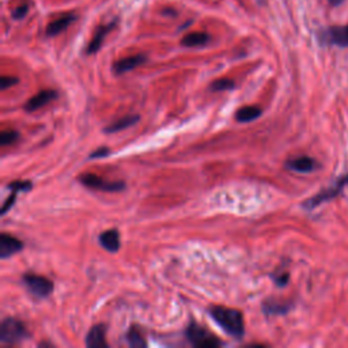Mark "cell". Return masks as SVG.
I'll return each instance as SVG.
<instances>
[{
    "label": "cell",
    "instance_id": "5",
    "mask_svg": "<svg viewBox=\"0 0 348 348\" xmlns=\"http://www.w3.org/2000/svg\"><path fill=\"white\" fill-rule=\"evenodd\" d=\"M318 41L322 45H336L345 48L348 47V25L328 27L318 33Z\"/></svg>",
    "mask_w": 348,
    "mask_h": 348
},
{
    "label": "cell",
    "instance_id": "19",
    "mask_svg": "<svg viewBox=\"0 0 348 348\" xmlns=\"http://www.w3.org/2000/svg\"><path fill=\"white\" fill-rule=\"evenodd\" d=\"M264 313L268 316H276V314H284L290 310V304L283 303V302H276V300H268L263 306Z\"/></svg>",
    "mask_w": 348,
    "mask_h": 348
},
{
    "label": "cell",
    "instance_id": "10",
    "mask_svg": "<svg viewBox=\"0 0 348 348\" xmlns=\"http://www.w3.org/2000/svg\"><path fill=\"white\" fill-rule=\"evenodd\" d=\"M56 97L57 93L55 90H42L27 101L25 104V110L26 112H35L45 105H48L49 102H52L53 100H56Z\"/></svg>",
    "mask_w": 348,
    "mask_h": 348
},
{
    "label": "cell",
    "instance_id": "12",
    "mask_svg": "<svg viewBox=\"0 0 348 348\" xmlns=\"http://www.w3.org/2000/svg\"><path fill=\"white\" fill-rule=\"evenodd\" d=\"M147 57L144 55H135V56L126 57V59H122V60L117 61L116 64L113 65V71L117 75H122L125 72H129V71L135 70L136 67H139L143 63H146Z\"/></svg>",
    "mask_w": 348,
    "mask_h": 348
},
{
    "label": "cell",
    "instance_id": "25",
    "mask_svg": "<svg viewBox=\"0 0 348 348\" xmlns=\"http://www.w3.org/2000/svg\"><path fill=\"white\" fill-rule=\"evenodd\" d=\"M17 83H18L17 78H13V76H3L0 84H2V90H7L9 87L14 86V84H17Z\"/></svg>",
    "mask_w": 348,
    "mask_h": 348
},
{
    "label": "cell",
    "instance_id": "29",
    "mask_svg": "<svg viewBox=\"0 0 348 348\" xmlns=\"http://www.w3.org/2000/svg\"><path fill=\"white\" fill-rule=\"evenodd\" d=\"M329 3H331L332 6H340L341 3H343V0H329Z\"/></svg>",
    "mask_w": 348,
    "mask_h": 348
},
{
    "label": "cell",
    "instance_id": "26",
    "mask_svg": "<svg viewBox=\"0 0 348 348\" xmlns=\"http://www.w3.org/2000/svg\"><path fill=\"white\" fill-rule=\"evenodd\" d=\"M272 279H274V282L278 284L279 287H283V286H286L288 282V274H280V275H272Z\"/></svg>",
    "mask_w": 348,
    "mask_h": 348
},
{
    "label": "cell",
    "instance_id": "6",
    "mask_svg": "<svg viewBox=\"0 0 348 348\" xmlns=\"http://www.w3.org/2000/svg\"><path fill=\"white\" fill-rule=\"evenodd\" d=\"M79 181L86 188L102 192H118L122 191L125 188V184L121 183V181H106V180L101 179V177H98L96 174L90 173L80 176Z\"/></svg>",
    "mask_w": 348,
    "mask_h": 348
},
{
    "label": "cell",
    "instance_id": "24",
    "mask_svg": "<svg viewBox=\"0 0 348 348\" xmlns=\"http://www.w3.org/2000/svg\"><path fill=\"white\" fill-rule=\"evenodd\" d=\"M29 10H30V7L27 5L19 6L18 9H15L13 11V18L14 19H22V18L26 17V14L29 13Z\"/></svg>",
    "mask_w": 348,
    "mask_h": 348
},
{
    "label": "cell",
    "instance_id": "17",
    "mask_svg": "<svg viewBox=\"0 0 348 348\" xmlns=\"http://www.w3.org/2000/svg\"><path fill=\"white\" fill-rule=\"evenodd\" d=\"M209 41V35L207 33H191L187 34L181 41V45L185 48H197V47H204Z\"/></svg>",
    "mask_w": 348,
    "mask_h": 348
},
{
    "label": "cell",
    "instance_id": "9",
    "mask_svg": "<svg viewBox=\"0 0 348 348\" xmlns=\"http://www.w3.org/2000/svg\"><path fill=\"white\" fill-rule=\"evenodd\" d=\"M116 25H117V21H113L110 22V23H108V25H104V26H100L97 29L96 34H94L93 39L90 41V44L87 45V55H94V53H97L100 51L101 47H102V44H104L105 37H106L110 31L113 30L114 27H116Z\"/></svg>",
    "mask_w": 348,
    "mask_h": 348
},
{
    "label": "cell",
    "instance_id": "21",
    "mask_svg": "<svg viewBox=\"0 0 348 348\" xmlns=\"http://www.w3.org/2000/svg\"><path fill=\"white\" fill-rule=\"evenodd\" d=\"M234 87H235L234 80L225 78V79H218V80L211 83L209 90H211V92H226V90H233Z\"/></svg>",
    "mask_w": 348,
    "mask_h": 348
},
{
    "label": "cell",
    "instance_id": "18",
    "mask_svg": "<svg viewBox=\"0 0 348 348\" xmlns=\"http://www.w3.org/2000/svg\"><path fill=\"white\" fill-rule=\"evenodd\" d=\"M261 113H263V110L260 108H257V106H245V108L239 109L238 112L235 113V118L239 122H249L256 120L257 117H260Z\"/></svg>",
    "mask_w": 348,
    "mask_h": 348
},
{
    "label": "cell",
    "instance_id": "1",
    "mask_svg": "<svg viewBox=\"0 0 348 348\" xmlns=\"http://www.w3.org/2000/svg\"><path fill=\"white\" fill-rule=\"evenodd\" d=\"M208 313L213 321L234 339H242L245 335L244 316L237 309H230L225 306H211Z\"/></svg>",
    "mask_w": 348,
    "mask_h": 348
},
{
    "label": "cell",
    "instance_id": "27",
    "mask_svg": "<svg viewBox=\"0 0 348 348\" xmlns=\"http://www.w3.org/2000/svg\"><path fill=\"white\" fill-rule=\"evenodd\" d=\"M109 154H110V150H109L108 147H101V148H98V150H94V151L92 152L90 158H92V159H96V158H104V157H108Z\"/></svg>",
    "mask_w": 348,
    "mask_h": 348
},
{
    "label": "cell",
    "instance_id": "14",
    "mask_svg": "<svg viewBox=\"0 0 348 348\" xmlns=\"http://www.w3.org/2000/svg\"><path fill=\"white\" fill-rule=\"evenodd\" d=\"M98 239H100L101 246L106 249L108 252L116 253L120 249V235H118V231L116 229L104 231Z\"/></svg>",
    "mask_w": 348,
    "mask_h": 348
},
{
    "label": "cell",
    "instance_id": "3",
    "mask_svg": "<svg viewBox=\"0 0 348 348\" xmlns=\"http://www.w3.org/2000/svg\"><path fill=\"white\" fill-rule=\"evenodd\" d=\"M187 339L191 341L192 345L201 348H215L222 345V341L216 339L215 336L211 335L205 328L197 324V322H191L187 328Z\"/></svg>",
    "mask_w": 348,
    "mask_h": 348
},
{
    "label": "cell",
    "instance_id": "8",
    "mask_svg": "<svg viewBox=\"0 0 348 348\" xmlns=\"http://www.w3.org/2000/svg\"><path fill=\"white\" fill-rule=\"evenodd\" d=\"M22 248H23V242L13 235L6 234V233L0 235V257L2 258H9L15 253L21 252Z\"/></svg>",
    "mask_w": 348,
    "mask_h": 348
},
{
    "label": "cell",
    "instance_id": "16",
    "mask_svg": "<svg viewBox=\"0 0 348 348\" xmlns=\"http://www.w3.org/2000/svg\"><path fill=\"white\" fill-rule=\"evenodd\" d=\"M139 116L138 114H129V116H125V117H121L116 120L113 124H110L105 128V132L106 134H116V132H120V130H124L126 128H129L130 125H134L136 122L139 121Z\"/></svg>",
    "mask_w": 348,
    "mask_h": 348
},
{
    "label": "cell",
    "instance_id": "13",
    "mask_svg": "<svg viewBox=\"0 0 348 348\" xmlns=\"http://www.w3.org/2000/svg\"><path fill=\"white\" fill-rule=\"evenodd\" d=\"M286 166L287 169L296 171V173H310L317 167V162L310 157H296L287 161Z\"/></svg>",
    "mask_w": 348,
    "mask_h": 348
},
{
    "label": "cell",
    "instance_id": "2",
    "mask_svg": "<svg viewBox=\"0 0 348 348\" xmlns=\"http://www.w3.org/2000/svg\"><path fill=\"white\" fill-rule=\"evenodd\" d=\"M30 337L26 326L17 318L9 317L0 325V340L3 344H15Z\"/></svg>",
    "mask_w": 348,
    "mask_h": 348
},
{
    "label": "cell",
    "instance_id": "7",
    "mask_svg": "<svg viewBox=\"0 0 348 348\" xmlns=\"http://www.w3.org/2000/svg\"><path fill=\"white\" fill-rule=\"evenodd\" d=\"M345 185H348V174L345 177H341L335 185H332L331 188H328L325 191L320 192V193H317L314 197L309 199L308 201H304L303 205L306 208H314V207H317V205H320L321 203H324V201H328L331 200V199H333V197H336Z\"/></svg>",
    "mask_w": 348,
    "mask_h": 348
},
{
    "label": "cell",
    "instance_id": "20",
    "mask_svg": "<svg viewBox=\"0 0 348 348\" xmlns=\"http://www.w3.org/2000/svg\"><path fill=\"white\" fill-rule=\"evenodd\" d=\"M126 341H128L130 347H146L147 345L146 340H144V337L142 336V333H140V331L136 326H132L129 331H128V333H126Z\"/></svg>",
    "mask_w": 348,
    "mask_h": 348
},
{
    "label": "cell",
    "instance_id": "28",
    "mask_svg": "<svg viewBox=\"0 0 348 348\" xmlns=\"http://www.w3.org/2000/svg\"><path fill=\"white\" fill-rule=\"evenodd\" d=\"M15 195H17V193H15V192H13V195L10 196L9 199H7V201H6L5 204H3V208H2V211H0V213H2V215H5V213L7 212V211H9L11 207H13L14 201H15Z\"/></svg>",
    "mask_w": 348,
    "mask_h": 348
},
{
    "label": "cell",
    "instance_id": "22",
    "mask_svg": "<svg viewBox=\"0 0 348 348\" xmlns=\"http://www.w3.org/2000/svg\"><path fill=\"white\" fill-rule=\"evenodd\" d=\"M19 138V134L17 130H3L0 135V144L2 146H10V144L15 143Z\"/></svg>",
    "mask_w": 348,
    "mask_h": 348
},
{
    "label": "cell",
    "instance_id": "11",
    "mask_svg": "<svg viewBox=\"0 0 348 348\" xmlns=\"http://www.w3.org/2000/svg\"><path fill=\"white\" fill-rule=\"evenodd\" d=\"M106 328L105 325H94L86 336V345L89 348H106L108 343L105 340Z\"/></svg>",
    "mask_w": 348,
    "mask_h": 348
},
{
    "label": "cell",
    "instance_id": "23",
    "mask_svg": "<svg viewBox=\"0 0 348 348\" xmlns=\"http://www.w3.org/2000/svg\"><path fill=\"white\" fill-rule=\"evenodd\" d=\"M9 188L13 192L18 193V192L30 191L31 188H33V184L30 181H14V183L9 184Z\"/></svg>",
    "mask_w": 348,
    "mask_h": 348
},
{
    "label": "cell",
    "instance_id": "4",
    "mask_svg": "<svg viewBox=\"0 0 348 348\" xmlns=\"http://www.w3.org/2000/svg\"><path fill=\"white\" fill-rule=\"evenodd\" d=\"M22 282L25 284V287L29 290L30 294L38 298H47L52 294L53 291V283L49 279L39 276L35 274H26L23 275Z\"/></svg>",
    "mask_w": 348,
    "mask_h": 348
},
{
    "label": "cell",
    "instance_id": "15",
    "mask_svg": "<svg viewBox=\"0 0 348 348\" xmlns=\"http://www.w3.org/2000/svg\"><path fill=\"white\" fill-rule=\"evenodd\" d=\"M75 19H76V17L74 14H68V15H64V17L59 18V19H55L52 23L48 25L45 34H47V37H53V35L60 34L61 31H64L72 22H75Z\"/></svg>",
    "mask_w": 348,
    "mask_h": 348
}]
</instances>
